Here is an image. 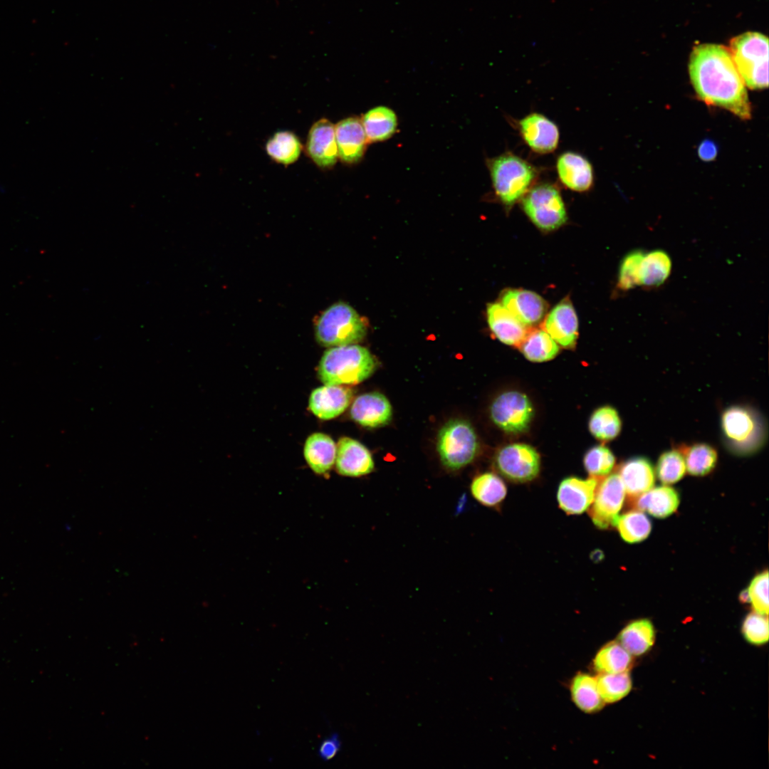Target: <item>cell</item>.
Returning <instances> with one entry per match:
<instances>
[{
    "label": "cell",
    "mask_w": 769,
    "mask_h": 769,
    "mask_svg": "<svg viewBox=\"0 0 769 769\" xmlns=\"http://www.w3.org/2000/svg\"><path fill=\"white\" fill-rule=\"evenodd\" d=\"M682 453L686 469L691 475L702 476L710 473L716 466L718 454L715 449L706 444H696L683 447Z\"/></svg>",
    "instance_id": "e575fe53"
},
{
    "label": "cell",
    "mask_w": 769,
    "mask_h": 769,
    "mask_svg": "<svg viewBox=\"0 0 769 769\" xmlns=\"http://www.w3.org/2000/svg\"><path fill=\"white\" fill-rule=\"evenodd\" d=\"M523 198V210L538 228L552 231L565 223V204L559 189L554 184L543 183L533 187Z\"/></svg>",
    "instance_id": "ba28073f"
},
{
    "label": "cell",
    "mask_w": 769,
    "mask_h": 769,
    "mask_svg": "<svg viewBox=\"0 0 769 769\" xmlns=\"http://www.w3.org/2000/svg\"><path fill=\"white\" fill-rule=\"evenodd\" d=\"M739 598H740L741 602H750V597H749L748 589H746V590H743L740 593Z\"/></svg>",
    "instance_id": "f6af8a7d"
},
{
    "label": "cell",
    "mask_w": 769,
    "mask_h": 769,
    "mask_svg": "<svg viewBox=\"0 0 769 769\" xmlns=\"http://www.w3.org/2000/svg\"><path fill=\"white\" fill-rule=\"evenodd\" d=\"M352 419L365 427L375 428L386 425L392 417V408L387 398L373 392L358 396L350 407Z\"/></svg>",
    "instance_id": "ac0fdd59"
},
{
    "label": "cell",
    "mask_w": 769,
    "mask_h": 769,
    "mask_svg": "<svg viewBox=\"0 0 769 769\" xmlns=\"http://www.w3.org/2000/svg\"><path fill=\"white\" fill-rule=\"evenodd\" d=\"M336 446L335 463L339 474L359 477L373 471L375 464L372 456L362 444L350 437H342Z\"/></svg>",
    "instance_id": "9a60e30c"
},
{
    "label": "cell",
    "mask_w": 769,
    "mask_h": 769,
    "mask_svg": "<svg viewBox=\"0 0 769 769\" xmlns=\"http://www.w3.org/2000/svg\"><path fill=\"white\" fill-rule=\"evenodd\" d=\"M337 446L333 439L323 433L310 435L304 445L305 459L313 472L325 474L335 462Z\"/></svg>",
    "instance_id": "cb8c5ba5"
},
{
    "label": "cell",
    "mask_w": 769,
    "mask_h": 769,
    "mask_svg": "<svg viewBox=\"0 0 769 769\" xmlns=\"http://www.w3.org/2000/svg\"><path fill=\"white\" fill-rule=\"evenodd\" d=\"M621 538L627 543H636L645 540L651 533L652 523L642 511H631L617 517L614 525Z\"/></svg>",
    "instance_id": "836d02e7"
},
{
    "label": "cell",
    "mask_w": 769,
    "mask_h": 769,
    "mask_svg": "<svg viewBox=\"0 0 769 769\" xmlns=\"http://www.w3.org/2000/svg\"><path fill=\"white\" fill-rule=\"evenodd\" d=\"M342 743L337 733H333L320 743L318 755L323 760L333 758L340 750Z\"/></svg>",
    "instance_id": "7bdbcfd3"
},
{
    "label": "cell",
    "mask_w": 769,
    "mask_h": 769,
    "mask_svg": "<svg viewBox=\"0 0 769 769\" xmlns=\"http://www.w3.org/2000/svg\"><path fill=\"white\" fill-rule=\"evenodd\" d=\"M368 142L383 141L395 132L397 118L394 112L385 106H378L368 110L361 120Z\"/></svg>",
    "instance_id": "83f0119b"
},
{
    "label": "cell",
    "mask_w": 769,
    "mask_h": 769,
    "mask_svg": "<svg viewBox=\"0 0 769 769\" xmlns=\"http://www.w3.org/2000/svg\"><path fill=\"white\" fill-rule=\"evenodd\" d=\"M305 149L318 167H333L338 159L335 125L326 118L316 121L309 130Z\"/></svg>",
    "instance_id": "7c38bea8"
},
{
    "label": "cell",
    "mask_w": 769,
    "mask_h": 769,
    "mask_svg": "<svg viewBox=\"0 0 769 769\" xmlns=\"http://www.w3.org/2000/svg\"><path fill=\"white\" fill-rule=\"evenodd\" d=\"M718 154V149L714 142L706 140L699 146L698 155L701 159L706 162L713 160Z\"/></svg>",
    "instance_id": "ee69618b"
},
{
    "label": "cell",
    "mask_w": 769,
    "mask_h": 769,
    "mask_svg": "<svg viewBox=\"0 0 769 769\" xmlns=\"http://www.w3.org/2000/svg\"><path fill=\"white\" fill-rule=\"evenodd\" d=\"M543 328L560 346L569 349L575 347L578 336V320L568 298L561 300L550 310Z\"/></svg>",
    "instance_id": "2e32d148"
},
{
    "label": "cell",
    "mask_w": 769,
    "mask_h": 769,
    "mask_svg": "<svg viewBox=\"0 0 769 769\" xmlns=\"http://www.w3.org/2000/svg\"><path fill=\"white\" fill-rule=\"evenodd\" d=\"M437 451L442 464L456 471L470 464L478 450V441L471 424L464 419H454L439 430Z\"/></svg>",
    "instance_id": "8992f818"
},
{
    "label": "cell",
    "mask_w": 769,
    "mask_h": 769,
    "mask_svg": "<svg viewBox=\"0 0 769 769\" xmlns=\"http://www.w3.org/2000/svg\"><path fill=\"white\" fill-rule=\"evenodd\" d=\"M622 422L617 410L610 406L596 409L589 421V429L597 439L607 441L616 438L621 431Z\"/></svg>",
    "instance_id": "d590c367"
},
{
    "label": "cell",
    "mask_w": 769,
    "mask_h": 769,
    "mask_svg": "<svg viewBox=\"0 0 769 769\" xmlns=\"http://www.w3.org/2000/svg\"><path fill=\"white\" fill-rule=\"evenodd\" d=\"M671 268V257L665 251L644 252L639 266V285L647 288L660 286L669 278Z\"/></svg>",
    "instance_id": "484cf974"
},
{
    "label": "cell",
    "mask_w": 769,
    "mask_h": 769,
    "mask_svg": "<svg viewBox=\"0 0 769 769\" xmlns=\"http://www.w3.org/2000/svg\"><path fill=\"white\" fill-rule=\"evenodd\" d=\"M474 498L487 507L498 506L506 498L507 488L496 474L486 472L475 477L471 484Z\"/></svg>",
    "instance_id": "4dcf8cb0"
},
{
    "label": "cell",
    "mask_w": 769,
    "mask_h": 769,
    "mask_svg": "<svg viewBox=\"0 0 769 769\" xmlns=\"http://www.w3.org/2000/svg\"><path fill=\"white\" fill-rule=\"evenodd\" d=\"M520 347L525 357L535 362L550 360L559 352L556 342L544 330L538 329L528 332Z\"/></svg>",
    "instance_id": "d6a6232c"
},
{
    "label": "cell",
    "mask_w": 769,
    "mask_h": 769,
    "mask_svg": "<svg viewBox=\"0 0 769 769\" xmlns=\"http://www.w3.org/2000/svg\"><path fill=\"white\" fill-rule=\"evenodd\" d=\"M632 655L618 642L604 645L593 659V669L599 674L628 671L632 665Z\"/></svg>",
    "instance_id": "f546056e"
},
{
    "label": "cell",
    "mask_w": 769,
    "mask_h": 769,
    "mask_svg": "<svg viewBox=\"0 0 769 769\" xmlns=\"http://www.w3.org/2000/svg\"><path fill=\"white\" fill-rule=\"evenodd\" d=\"M501 304L527 327L539 323L547 310V303L540 295L524 289L506 291Z\"/></svg>",
    "instance_id": "d6986e66"
},
{
    "label": "cell",
    "mask_w": 769,
    "mask_h": 769,
    "mask_svg": "<svg viewBox=\"0 0 769 769\" xmlns=\"http://www.w3.org/2000/svg\"><path fill=\"white\" fill-rule=\"evenodd\" d=\"M679 496L677 491L668 486L652 488L638 496L637 507L649 513L654 517L664 518L671 515L678 508Z\"/></svg>",
    "instance_id": "d4e9b609"
},
{
    "label": "cell",
    "mask_w": 769,
    "mask_h": 769,
    "mask_svg": "<svg viewBox=\"0 0 769 769\" xmlns=\"http://www.w3.org/2000/svg\"><path fill=\"white\" fill-rule=\"evenodd\" d=\"M490 414L493 423L501 430L520 434L528 429L534 410L527 395L518 391H508L493 400Z\"/></svg>",
    "instance_id": "9c48e42d"
},
{
    "label": "cell",
    "mask_w": 769,
    "mask_h": 769,
    "mask_svg": "<svg viewBox=\"0 0 769 769\" xmlns=\"http://www.w3.org/2000/svg\"><path fill=\"white\" fill-rule=\"evenodd\" d=\"M615 458L612 452L603 445L595 446L587 451L584 457V466L594 478L608 475L612 470Z\"/></svg>",
    "instance_id": "f35d334b"
},
{
    "label": "cell",
    "mask_w": 769,
    "mask_h": 769,
    "mask_svg": "<svg viewBox=\"0 0 769 769\" xmlns=\"http://www.w3.org/2000/svg\"><path fill=\"white\" fill-rule=\"evenodd\" d=\"M686 471L684 457L680 450H670L659 458L656 473L659 480L665 485L679 481Z\"/></svg>",
    "instance_id": "74e56055"
},
{
    "label": "cell",
    "mask_w": 769,
    "mask_h": 769,
    "mask_svg": "<svg viewBox=\"0 0 769 769\" xmlns=\"http://www.w3.org/2000/svg\"><path fill=\"white\" fill-rule=\"evenodd\" d=\"M619 476L626 493L637 497L654 487L655 476L651 463L643 457L627 460L619 469Z\"/></svg>",
    "instance_id": "603a6c76"
},
{
    "label": "cell",
    "mask_w": 769,
    "mask_h": 769,
    "mask_svg": "<svg viewBox=\"0 0 769 769\" xmlns=\"http://www.w3.org/2000/svg\"><path fill=\"white\" fill-rule=\"evenodd\" d=\"M732 58L746 86L761 90L768 86V39L763 33L748 31L731 39Z\"/></svg>",
    "instance_id": "277c9868"
},
{
    "label": "cell",
    "mask_w": 769,
    "mask_h": 769,
    "mask_svg": "<svg viewBox=\"0 0 769 769\" xmlns=\"http://www.w3.org/2000/svg\"><path fill=\"white\" fill-rule=\"evenodd\" d=\"M597 486L596 478L576 476L564 478L560 483L557 500L559 507L568 515H580L592 503Z\"/></svg>",
    "instance_id": "5bb4252c"
},
{
    "label": "cell",
    "mask_w": 769,
    "mask_h": 769,
    "mask_svg": "<svg viewBox=\"0 0 769 769\" xmlns=\"http://www.w3.org/2000/svg\"><path fill=\"white\" fill-rule=\"evenodd\" d=\"M570 694L576 706L587 713L600 711L605 704L598 690L596 677L588 674L579 673L573 678Z\"/></svg>",
    "instance_id": "f1b7e54d"
},
{
    "label": "cell",
    "mask_w": 769,
    "mask_h": 769,
    "mask_svg": "<svg viewBox=\"0 0 769 769\" xmlns=\"http://www.w3.org/2000/svg\"><path fill=\"white\" fill-rule=\"evenodd\" d=\"M488 168L496 195L507 207L523 197L537 177L532 164L511 153L490 159Z\"/></svg>",
    "instance_id": "5b68a950"
},
{
    "label": "cell",
    "mask_w": 769,
    "mask_h": 769,
    "mask_svg": "<svg viewBox=\"0 0 769 769\" xmlns=\"http://www.w3.org/2000/svg\"><path fill=\"white\" fill-rule=\"evenodd\" d=\"M488 326L495 336L502 342L520 346L527 333L528 328L520 322L501 303H489L486 308Z\"/></svg>",
    "instance_id": "7402d4cb"
},
{
    "label": "cell",
    "mask_w": 769,
    "mask_h": 769,
    "mask_svg": "<svg viewBox=\"0 0 769 769\" xmlns=\"http://www.w3.org/2000/svg\"><path fill=\"white\" fill-rule=\"evenodd\" d=\"M644 252L634 250L622 260L617 278V286L622 291H629L639 285V272Z\"/></svg>",
    "instance_id": "ab89813d"
},
{
    "label": "cell",
    "mask_w": 769,
    "mask_h": 769,
    "mask_svg": "<svg viewBox=\"0 0 769 769\" xmlns=\"http://www.w3.org/2000/svg\"><path fill=\"white\" fill-rule=\"evenodd\" d=\"M352 389L342 385L325 384L313 390L308 408L318 418L329 420L337 417L350 405Z\"/></svg>",
    "instance_id": "e0dca14e"
},
{
    "label": "cell",
    "mask_w": 769,
    "mask_h": 769,
    "mask_svg": "<svg viewBox=\"0 0 769 769\" xmlns=\"http://www.w3.org/2000/svg\"><path fill=\"white\" fill-rule=\"evenodd\" d=\"M378 366L377 359L357 344L332 347L323 353L318 375L324 384L354 385L370 377Z\"/></svg>",
    "instance_id": "7a4b0ae2"
},
{
    "label": "cell",
    "mask_w": 769,
    "mask_h": 769,
    "mask_svg": "<svg viewBox=\"0 0 769 769\" xmlns=\"http://www.w3.org/2000/svg\"><path fill=\"white\" fill-rule=\"evenodd\" d=\"M495 466L498 471L509 481L525 483L532 481L538 475L540 460L533 446L515 443L502 447L497 452Z\"/></svg>",
    "instance_id": "30bf717a"
},
{
    "label": "cell",
    "mask_w": 769,
    "mask_h": 769,
    "mask_svg": "<svg viewBox=\"0 0 769 769\" xmlns=\"http://www.w3.org/2000/svg\"><path fill=\"white\" fill-rule=\"evenodd\" d=\"M654 626L646 619L629 623L618 636V642L632 656L645 654L654 644Z\"/></svg>",
    "instance_id": "4316f807"
},
{
    "label": "cell",
    "mask_w": 769,
    "mask_h": 769,
    "mask_svg": "<svg viewBox=\"0 0 769 769\" xmlns=\"http://www.w3.org/2000/svg\"><path fill=\"white\" fill-rule=\"evenodd\" d=\"M367 331L364 320L344 302L333 303L315 321V339L325 347L357 344L364 339Z\"/></svg>",
    "instance_id": "3957f363"
},
{
    "label": "cell",
    "mask_w": 769,
    "mask_h": 769,
    "mask_svg": "<svg viewBox=\"0 0 769 769\" xmlns=\"http://www.w3.org/2000/svg\"><path fill=\"white\" fill-rule=\"evenodd\" d=\"M303 146L298 137L290 131L276 132L266 144L268 155L276 162L289 165L299 158Z\"/></svg>",
    "instance_id": "1f68e13d"
},
{
    "label": "cell",
    "mask_w": 769,
    "mask_h": 769,
    "mask_svg": "<svg viewBox=\"0 0 769 769\" xmlns=\"http://www.w3.org/2000/svg\"><path fill=\"white\" fill-rule=\"evenodd\" d=\"M689 72L696 96L708 105L723 108L742 120L751 117L746 84L729 48L715 43L695 46Z\"/></svg>",
    "instance_id": "6da1fadb"
},
{
    "label": "cell",
    "mask_w": 769,
    "mask_h": 769,
    "mask_svg": "<svg viewBox=\"0 0 769 769\" xmlns=\"http://www.w3.org/2000/svg\"><path fill=\"white\" fill-rule=\"evenodd\" d=\"M742 633L746 639L753 644H763L768 640V615L753 612L745 618L742 624Z\"/></svg>",
    "instance_id": "60d3db41"
},
{
    "label": "cell",
    "mask_w": 769,
    "mask_h": 769,
    "mask_svg": "<svg viewBox=\"0 0 769 769\" xmlns=\"http://www.w3.org/2000/svg\"><path fill=\"white\" fill-rule=\"evenodd\" d=\"M338 158L347 164L360 161L368 142L361 122L355 117L340 120L335 126Z\"/></svg>",
    "instance_id": "ffe728a7"
},
{
    "label": "cell",
    "mask_w": 769,
    "mask_h": 769,
    "mask_svg": "<svg viewBox=\"0 0 769 769\" xmlns=\"http://www.w3.org/2000/svg\"><path fill=\"white\" fill-rule=\"evenodd\" d=\"M721 428L730 450L739 454H748L758 450L763 443V422L751 409L733 406L726 409L721 417Z\"/></svg>",
    "instance_id": "52a82bcc"
},
{
    "label": "cell",
    "mask_w": 769,
    "mask_h": 769,
    "mask_svg": "<svg viewBox=\"0 0 769 769\" xmlns=\"http://www.w3.org/2000/svg\"><path fill=\"white\" fill-rule=\"evenodd\" d=\"M556 169L560 182L571 190L585 192L592 185V164L578 153L566 152L561 154L556 162Z\"/></svg>",
    "instance_id": "44dd1931"
},
{
    "label": "cell",
    "mask_w": 769,
    "mask_h": 769,
    "mask_svg": "<svg viewBox=\"0 0 769 769\" xmlns=\"http://www.w3.org/2000/svg\"><path fill=\"white\" fill-rule=\"evenodd\" d=\"M625 493L624 486L617 474L607 476L597 486L590 516L597 528L607 529L614 525L623 506Z\"/></svg>",
    "instance_id": "8fae6325"
},
{
    "label": "cell",
    "mask_w": 769,
    "mask_h": 769,
    "mask_svg": "<svg viewBox=\"0 0 769 769\" xmlns=\"http://www.w3.org/2000/svg\"><path fill=\"white\" fill-rule=\"evenodd\" d=\"M596 680L599 692L605 703H614L621 700L632 689V679L628 671L599 674Z\"/></svg>",
    "instance_id": "8d00e7d4"
},
{
    "label": "cell",
    "mask_w": 769,
    "mask_h": 769,
    "mask_svg": "<svg viewBox=\"0 0 769 769\" xmlns=\"http://www.w3.org/2000/svg\"><path fill=\"white\" fill-rule=\"evenodd\" d=\"M518 130L525 144L535 152H553L559 142L557 125L545 115L533 113L518 122Z\"/></svg>",
    "instance_id": "4fadbf2b"
},
{
    "label": "cell",
    "mask_w": 769,
    "mask_h": 769,
    "mask_svg": "<svg viewBox=\"0 0 769 769\" xmlns=\"http://www.w3.org/2000/svg\"><path fill=\"white\" fill-rule=\"evenodd\" d=\"M750 602L754 610L768 615V572L766 570L757 575L751 581L748 589Z\"/></svg>",
    "instance_id": "b9f144b4"
}]
</instances>
